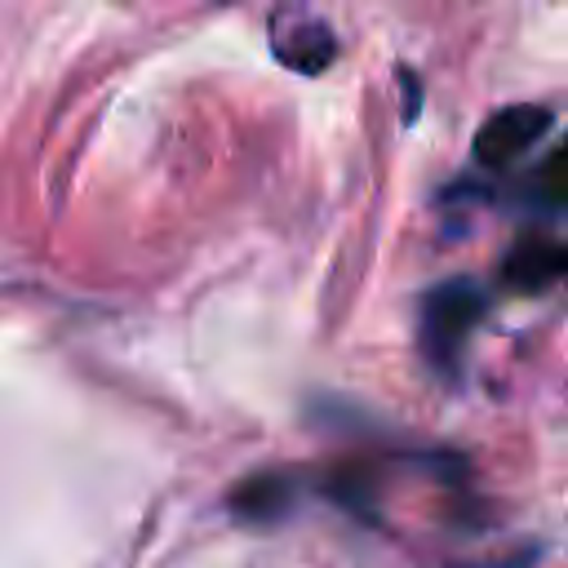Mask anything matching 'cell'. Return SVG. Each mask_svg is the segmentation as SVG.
Masks as SVG:
<instances>
[{"mask_svg":"<svg viewBox=\"0 0 568 568\" xmlns=\"http://www.w3.org/2000/svg\"><path fill=\"white\" fill-rule=\"evenodd\" d=\"M488 315V293L457 275V280H444L435 284L426 297H422V320H417V337H422V355L426 364L439 373V377H457L462 373V355L479 328V320Z\"/></svg>","mask_w":568,"mask_h":568,"instance_id":"cell-1","label":"cell"},{"mask_svg":"<svg viewBox=\"0 0 568 568\" xmlns=\"http://www.w3.org/2000/svg\"><path fill=\"white\" fill-rule=\"evenodd\" d=\"M555 115L546 106H501L497 115H488L475 133V160L488 164V169H501V164H515L524 151H532L546 133H550Z\"/></svg>","mask_w":568,"mask_h":568,"instance_id":"cell-2","label":"cell"},{"mask_svg":"<svg viewBox=\"0 0 568 568\" xmlns=\"http://www.w3.org/2000/svg\"><path fill=\"white\" fill-rule=\"evenodd\" d=\"M568 253L555 235H519L515 248L501 257V284L510 293H546L564 280Z\"/></svg>","mask_w":568,"mask_h":568,"instance_id":"cell-3","label":"cell"},{"mask_svg":"<svg viewBox=\"0 0 568 568\" xmlns=\"http://www.w3.org/2000/svg\"><path fill=\"white\" fill-rule=\"evenodd\" d=\"M271 44H275V58L293 71H324L333 62V31L320 22V18H306V13H275V27H271Z\"/></svg>","mask_w":568,"mask_h":568,"instance_id":"cell-4","label":"cell"},{"mask_svg":"<svg viewBox=\"0 0 568 568\" xmlns=\"http://www.w3.org/2000/svg\"><path fill=\"white\" fill-rule=\"evenodd\" d=\"M293 479L288 475H280V470H266V475H253L248 484H240L235 488V497H231V510L240 515V519H253V524H271V519H280L288 506H293Z\"/></svg>","mask_w":568,"mask_h":568,"instance_id":"cell-5","label":"cell"}]
</instances>
